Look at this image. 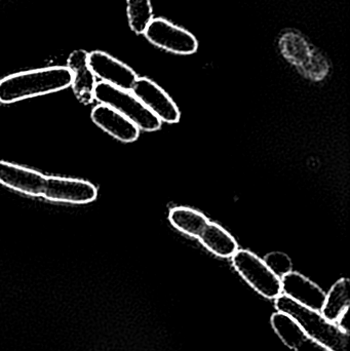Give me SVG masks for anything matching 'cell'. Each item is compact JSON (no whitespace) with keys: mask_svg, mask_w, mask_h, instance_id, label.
<instances>
[{"mask_svg":"<svg viewBox=\"0 0 350 351\" xmlns=\"http://www.w3.org/2000/svg\"><path fill=\"white\" fill-rule=\"evenodd\" d=\"M71 71L62 66L18 72L0 80V103L10 104L60 92L71 86Z\"/></svg>","mask_w":350,"mask_h":351,"instance_id":"obj_1","label":"cell"},{"mask_svg":"<svg viewBox=\"0 0 350 351\" xmlns=\"http://www.w3.org/2000/svg\"><path fill=\"white\" fill-rule=\"evenodd\" d=\"M275 308L293 317L308 337L331 351H349V334L329 322L320 311L302 306L286 295L275 299Z\"/></svg>","mask_w":350,"mask_h":351,"instance_id":"obj_2","label":"cell"},{"mask_svg":"<svg viewBox=\"0 0 350 351\" xmlns=\"http://www.w3.org/2000/svg\"><path fill=\"white\" fill-rule=\"evenodd\" d=\"M94 96L95 100L100 104L114 109L142 131H158L162 127V121L150 112L131 90H121L100 82L96 84Z\"/></svg>","mask_w":350,"mask_h":351,"instance_id":"obj_3","label":"cell"},{"mask_svg":"<svg viewBox=\"0 0 350 351\" xmlns=\"http://www.w3.org/2000/svg\"><path fill=\"white\" fill-rule=\"evenodd\" d=\"M232 259L234 269L259 295L267 299L281 296V278L275 276L258 256L248 250H238Z\"/></svg>","mask_w":350,"mask_h":351,"instance_id":"obj_4","label":"cell"},{"mask_svg":"<svg viewBox=\"0 0 350 351\" xmlns=\"http://www.w3.org/2000/svg\"><path fill=\"white\" fill-rule=\"evenodd\" d=\"M143 34L152 45L177 55H192L199 49L195 35L166 19H152Z\"/></svg>","mask_w":350,"mask_h":351,"instance_id":"obj_5","label":"cell"},{"mask_svg":"<svg viewBox=\"0 0 350 351\" xmlns=\"http://www.w3.org/2000/svg\"><path fill=\"white\" fill-rule=\"evenodd\" d=\"M98 197V189L86 180L74 178L47 177L41 198L51 202L68 204H86Z\"/></svg>","mask_w":350,"mask_h":351,"instance_id":"obj_6","label":"cell"},{"mask_svg":"<svg viewBox=\"0 0 350 351\" xmlns=\"http://www.w3.org/2000/svg\"><path fill=\"white\" fill-rule=\"evenodd\" d=\"M131 92L160 121L166 123L180 121V110L173 99L149 78L138 77Z\"/></svg>","mask_w":350,"mask_h":351,"instance_id":"obj_7","label":"cell"},{"mask_svg":"<svg viewBox=\"0 0 350 351\" xmlns=\"http://www.w3.org/2000/svg\"><path fill=\"white\" fill-rule=\"evenodd\" d=\"M88 62L96 77L115 88L131 90L137 80V74L131 67L104 51L88 53Z\"/></svg>","mask_w":350,"mask_h":351,"instance_id":"obj_8","label":"cell"},{"mask_svg":"<svg viewBox=\"0 0 350 351\" xmlns=\"http://www.w3.org/2000/svg\"><path fill=\"white\" fill-rule=\"evenodd\" d=\"M47 176L20 165L0 160V184L4 187L31 196L41 197Z\"/></svg>","mask_w":350,"mask_h":351,"instance_id":"obj_9","label":"cell"},{"mask_svg":"<svg viewBox=\"0 0 350 351\" xmlns=\"http://www.w3.org/2000/svg\"><path fill=\"white\" fill-rule=\"evenodd\" d=\"M282 293L302 306L312 311H322L326 300V293L314 282L298 274L291 271L282 276Z\"/></svg>","mask_w":350,"mask_h":351,"instance_id":"obj_10","label":"cell"},{"mask_svg":"<svg viewBox=\"0 0 350 351\" xmlns=\"http://www.w3.org/2000/svg\"><path fill=\"white\" fill-rule=\"evenodd\" d=\"M90 117L95 125L123 143H132L139 138L140 130L137 125L106 105L99 104L95 107Z\"/></svg>","mask_w":350,"mask_h":351,"instance_id":"obj_11","label":"cell"},{"mask_svg":"<svg viewBox=\"0 0 350 351\" xmlns=\"http://www.w3.org/2000/svg\"><path fill=\"white\" fill-rule=\"evenodd\" d=\"M88 53L84 49L74 51L68 58L67 67L71 71L74 95L84 104H90L95 100L96 76L88 66Z\"/></svg>","mask_w":350,"mask_h":351,"instance_id":"obj_12","label":"cell"},{"mask_svg":"<svg viewBox=\"0 0 350 351\" xmlns=\"http://www.w3.org/2000/svg\"><path fill=\"white\" fill-rule=\"evenodd\" d=\"M201 243L218 257L230 258L238 251L234 237L223 227L210 222L199 237Z\"/></svg>","mask_w":350,"mask_h":351,"instance_id":"obj_13","label":"cell"},{"mask_svg":"<svg viewBox=\"0 0 350 351\" xmlns=\"http://www.w3.org/2000/svg\"><path fill=\"white\" fill-rule=\"evenodd\" d=\"M349 278H341L333 285L332 288L326 295V300L323 305L321 313L329 322L336 323L337 319L345 311H349Z\"/></svg>","mask_w":350,"mask_h":351,"instance_id":"obj_14","label":"cell"},{"mask_svg":"<svg viewBox=\"0 0 350 351\" xmlns=\"http://www.w3.org/2000/svg\"><path fill=\"white\" fill-rule=\"evenodd\" d=\"M168 219L175 228L189 237L197 239L210 223L209 219L205 215L185 206L172 208Z\"/></svg>","mask_w":350,"mask_h":351,"instance_id":"obj_15","label":"cell"},{"mask_svg":"<svg viewBox=\"0 0 350 351\" xmlns=\"http://www.w3.org/2000/svg\"><path fill=\"white\" fill-rule=\"evenodd\" d=\"M271 324L279 339L291 350H295L308 337L299 324L287 313L279 311L273 313Z\"/></svg>","mask_w":350,"mask_h":351,"instance_id":"obj_16","label":"cell"},{"mask_svg":"<svg viewBox=\"0 0 350 351\" xmlns=\"http://www.w3.org/2000/svg\"><path fill=\"white\" fill-rule=\"evenodd\" d=\"M129 27L137 34H143L153 19L151 0H127Z\"/></svg>","mask_w":350,"mask_h":351,"instance_id":"obj_17","label":"cell"},{"mask_svg":"<svg viewBox=\"0 0 350 351\" xmlns=\"http://www.w3.org/2000/svg\"><path fill=\"white\" fill-rule=\"evenodd\" d=\"M263 261L266 264L267 267L275 274V276L282 278V276H286L292 271V264L291 259L289 256L286 254L281 253V252H273L269 253L268 255L265 256Z\"/></svg>","mask_w":350,"mask_h":351,"instance_id":"obj_18","label":"cell"},{"mask_svg":"<svg viewBox=\"0 0 350 351\" xmlns=\"http://www.w3.org/2000/svg\"><path fill=\"white\" fill-rule=\"evenodd\" d=\"M295 351H331L326 346H322L318 342L306 337V339L296 348Z\"/></svg>","mask_w":350,"mask_h":351,"instance_id":"obj_19","label":"cell"},{"mask_svg":"<svg viewBox=\"0 0 350 351\" xmlns=\"http://www.w3.org/2000/svg\"><path fill=\"white\" fill-rule=\"evenodd\" d=\"M338 326L339 329L342 330L345 333L349 334V311H345L338 319L336 323Z\"/></svg>","mask_w":350,"mask_h":351,"instance_id":"obj_20","label":"cell"}]
</instances>
